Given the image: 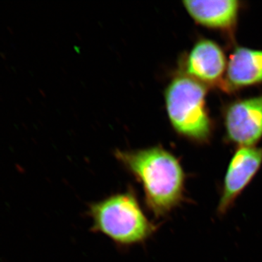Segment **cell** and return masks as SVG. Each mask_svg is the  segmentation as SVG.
<instances>
[{
  "instance_id": "cell-7",
  "label": "cell",
  "mask_w": 262,
  "mask_h": 262,
  "mask_svg": "<svg viewBox=\"0 0 262 262\" xmlns=\"http://www.w3.org/2000/svg\"><path fill=\"white\" fill-rule=\"evenodd\" d=\"M182 3L196 23L220 30L233 28L241 9L237 0H185Z\"/></svg>"
},
{
  "instance_id": "cell-2",
  "label": "cell",
  "mask_w": 262,
  "mask_h": 262,
  "mask_svg": "<svg viewBox=\"0 0 262 262\" xmlns=\"http://www.w3.org/2000/svg\"><path fill=\"white\" fill-rule=\"evenodd\" d=\"M87 214L92 220L91 232L103 234L120 248L145 244L158 229L131 186L124 192L90 203Z\"/></svg>"
},
{
  "instance_id": "cell-5",
  "label": "cell",
  "mask_w": 262,
  "mask_h": 262,
  "mask_svg": "<svg viewBox=\"0 0 262 262\" xmlns=\"http://www.w3.org/2000/svg\"><path fill=\"white\" fill-rule=\"evenodd\" d=\"M224 118L229 141L239 147L254 146L262 138V94L231 103Z\"/></svg>"
},
{
  "instance_id": "cell-6",
  "label": "cell",
  "mask_w": 262,
  "mask_h": 262,
  "mask_svg": "<svg viewBox=\"0 0 262 262\" xmlns=\"http://www.w3.org/2000/svg\"><path fill=\"white\" fill-rule=\"evenodd\" d=\"M227 61L222 48L208 39L198 40L183 61L182 74L201 83L215 84L222 82L227 72Z\"/></svg>"
},
{
  "instance_id": "cell-8",
  "label": "cell",
  "mask_w": 262,
  "mask_h": 262,
  "mask_svg": "<svg viewBox=\"0 0 262 262\" xmlns=\"http://www.w3.org/2000/svg\"><path fill=\"white\" fill-rule=\"evenodd\" d=\"M225 83L235 90L262 82V50L235 48L227 61Z\"/></svg>"
},
{
  "instance_id": "cell-3",
  "label": "cell",
  "mask_w": 262,
  "mask_h": 262,
  "mask_svg": "<svg viewBox=\"0 0 262 262\" xmlns=\"http://www.w3.org/2000/svg\"><path fill=\"white\" fill-rule=\"evenodd\" d=\"M206 94V85L182 73L170 80L164 94L169 121L176 132L201 144L209 141L213 130Z\"/></svg>"
},
{
  "instance_id": "cell-4",
  "label": "cell",
  "mask_w": 262,
  "mask_h": 262,
  "mask_svg": "<svg viewBox=\"0 0 262 262\" xmlns=\"http://www.w3.org/2000/svg\"><path fill=\"white\" fill-rule=\"evenodd\" d=\"M262 165V147H238L226 171L217 213L225 215L256 177Z\"/></svg>"
},
{
  "instance_id": "cell-1",
  "label": "cell",
  "mask_w": 262,
  "mask_h": 262,
  "mask_svg": "<svg viewBox=\"0 0 262 262\" xmlns=\"http://www.w3.org/2000/svg\"><path fill=\"white\" fill-rule=\"evenodd\" d=\"M115 158L142 188L144 204L155 219L168 216L186 201L180 160L162 146L116 149Z\"/></svg>"
}]
</instances>
